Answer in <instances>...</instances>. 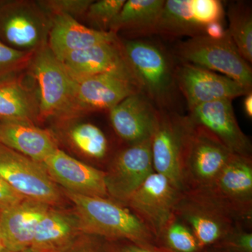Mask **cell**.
Masks as SVG:
<instances>
[{
  "mask_svg": "<svg viewBox=\"0 0 252 252\" xmlns=\"http://www.w3.org/2000/svg\"><path fill=\"white\" fill-rule=\"evenodd\" d=\"M0 144L40 162L60 149L52 131L26 122L0 121Z\"/></svg>",
  "mask_w": 252,
  "mask_h": 252,
  "instance_id": "7402d4cb",
  "label": "cell"
},
{
  "mask_svg": "<svg viewBox=\"0 0 252 252\" xmlns=\"http://www.w3.org/2000/svg\"><path fill=\"white\" fill-rule=\"evenodd\" d=\"M123 47L142 91L159 103L165 102L171 91L173 77L165 54L157 46L144 41H127Z\"/></svg>",
  "mask_w": 252,
  "mask_h": 252,
  "instance_id": "7c38bea8",
  "label": "cell"
},
{
  "mask_svg": "<svg viewBox=\"0 0 252 252\" xmlns=\"http://www.w3.org/2000/svg\"><path fill=\"white\" fill-rule=\"evenodd\" d=\"M190 122L182 161L183 191L208 188L234 154L210 131Z\"/></svg>",
  "mask_w": 252,
  "mask_h": 252,
  "instance_id": "277c9868",
  "label": "cell"
},
{
  "mask_svg": "<svg viewBox=\"0 0 252 252\" xmlns=\"http://www.w3.org/2000/svg\"><path fill=\"white\" fill-rule=\"evenodd\" d=\"M0 177L23 198L67 207L69 203L63 189L50 177L42 162L0 144Z\"/></svg>",
  "mask_w": 252,
  "mask_h": 252,
  "instance_id": "5b68a950",
  "label": "cell"
},
{
  "mask_svg": "<svg viewBox=\"0 0 252 252\" xmlns=\"http://www.w3.org/2000/svg\"><path fill=\"white\" fill-rule=\"evenodd\" d=\"M51 207L23 198L0 210V231L4 248L20 251L31 248L36 228Z\"/></svg>",
  "mask_w": 252,
  "mask_h": 252,
  "instance_id": "ac0fdd59",
  "label": "cell"
},
{
  "mask_svg": "<svg viewBox=\"0 0 252 252\" xmlns=\"http://www.w3.org/2000/svg\"><path fill=\"white\" fill-rule=\"evenodd\" d=\"M223 252H252L251 225L240 224L227 235L216 248Z\"/></svg>",
  "mask_w": 252,
  "mask_h": 252,
  "instance_id": "1f68e13d",
  "label": "cell"
},
{
  "mask_svg": "<svg viewBox=\"0 0 252 252\" xmlns=\"http://www.w3.org/2000/svg\"><path fill=\"white\" fill-rule=\"evenodd\" d=\"M178 54L185 63L220 72L251 89L252 68L239 53L228 31L220 39L205 34L193 36L179 46Z\"/></svg>",
  "mask_w": 252,
  "mask_h": 252,
  "instance_id": "8992f818",
  "label": "cell"
},
{
  "mask_svg": "<svg viewBox=\"0 0 252 252\" xmlns=\"http://www.w3.org/2000/svg\"><path fill=\"white\" fill-rule=\"evenodd\" d=\"M57 132L61 140L76 153L95 162L107 160L109 142L103 131L97 126L88 122L74 120L57 123Z\"/></svg>",
  "mask_w": 252,
  "mask_h": 252,
  "instance_id": "cb8c5ba5",
  "label": "cell"
},
{
  "mask_svg": "<svg viewBox=\"0 0 252 252\" xmlns=\"http://www.w3.org/2000/svg\"><path fill=\"white\" fill-rule=\"evenodd\" d=\"M109 112L113 129L127 144L151 139L158 115L141 93L126 97Z\"/></svg>",
  "mask_w": 252,
  "mask_h": 252,
  "instance_id": "d6986e66",
  "label": "cell"
},
{
  "mask_svg": "<svg viewBox=\"0 0 252 252\" xmlns=\"http://www.w3.org/2000/svg\"><path fill=\"white\" fill-rule=\"evenodd\" d=\"M104 171L109 198L126 206L132 194L154 172L151 139L127 144L109 160Z\"/></svg>",
  "mask_w": 252,
  "mask_h": 252,
  "instance_id": "ba28073f",
  "label": "cell"
},
{
  "mask_svg": "<svg viewBox=\"0 0 252 252\" xmlns=\"http://www.w3.org/2000/svg\"><path fill=\"white\" fill-rule=\"evenodd\" d=\"M55 183L63 190L86 196L109 198L104 170L58 149L42 162Z\"/></svg>",
  "mask_w": 252,
  "mask_h": 252,
  "instance_id": "4fadbf2b",
  "label": "cell"
},
{
  "mask_svg": "<svg viewBox=\"0 0 252 252\" xmlns=\"http://www.w3.org/2000/svg\"><path fill=\"white\" fill-rule=\"evenodd\" d=\"M63 190L77 212L86 235L108 241L127 240L158 246L150 230L127 207L110 198L86 196Z\"/></svg>",
  "mask_w": 252,
  "mask_h": 252,
  "instance_id": "6da1fadb",
  "label": "cell"
},
{
  "mask_svg": "<svg viewBox=\"0 0 252 252\" xmlns=\"http://www.w3.org/2000/svg\"><path fill=\"white\" fill-rule=\"evenodd\" d=\"M175 215L193 232L203 250L216 248L237 225L247 224L203 190L181 193Z\"/></svg>",
  "mask_w": 252,
  "mask_h": 252,
  "instance_id": "3957f363",
  "label": "cell"
},
{
  "mask_svg": "<svg viewBox=\"0 0 252 252\" xmlns=\"http://www.w3.org/2000/svg\"><path fill=\"white\" fill-rule=\"evenodd\" d=\"M64 252H107L103 246V240L92 235H84Z\"/></svg>",
  "mask_w": 252,
  "mask_h": 252,
  "instance_id": "836d02e7",
  "label": "cell"
},
{
  "mask_svg": "<svg viewBox=\"0 0 252 252\" xmlns=\"http://www.w3.org/2000/svg\"><path fill=\"white\" fill-rule=\"evenodd\" d=\"M23 197L16 193L2 178L0 177V210L22 200Z\"/></svg>",
  "mask_w": 252,
  "mask_h": 252,
  "instance_id": "e575fe53",
  "label": "cell"
},
{
  "mask_svg": "<svg viewBox=\"0 0 252 252\" xmlns=\"http://www.w3.org/2000/svg\"><path fill=\"white\" fill-rule=\"evenodd\" d=\"M229 28L230 37L239 53L248 63L252 62V18L250 10L240 6L230 8Z\"/></svg>",
  "mask_w": 252,
  "mask_h": 252,
  "instance_id": "83f0119b",
  "label": "cell"
},
{
  "mask_svg": "<svg viewBox=\"0 0 252 252\" xmlns=\"http://www.w3.org/2000/svg\"><path fill=\"white\" fill-rule=\"evenodd\" d=\"M205 27L199 21L193 0H167L158 21L155 33L171 36L204 34Z\"/></svg>",
  "mask_w": 252,
  "mask_h": 252,
  "instance_id": "d4e9b609",
  "label": "cell"
},
{
  "mask_svg": "<svg viewBox=\"0 0 252 252\" xmlns=\"http://www.w3.org/2000/svg\"><path fill=\"white\" fill-rule=\"evenodd\" d=\"M164 0H128L126 1L110 28L117 34L122 29L137 32L155 33L158 21L165 4Z\"/></svg>",
  "mask_w": 252,
  "mask_h": 252,
  "instance_id": "484cf974",
  "label": "cell"
},
{
  "mask_svg": "<svg viewBox=\"0 0 252 252\" xmlns=\"http://www.w3.org/2000/svg\"><path fill=\"white\" fill-rule=\"evenodd\" d=\"M93 1L92 0H48L41 1L38 4L46 14H52L53 16L67 15L75 18L86 14Z\"/></svg>",
  "mask_w": 252,
  "mask_h": 252,
  "instance_id": "4dcf8cb0",
  "label": "cell"
},
{
  "mask_svg": "<svg viewBox=\"0 0 252 252\" xmlns=\"http://www.w3.org/2000/svg\"><path fill=\"white\" fill-rule=\"evenodd\" d=\"M189 119L216 136L232 153L252 157L251 142L239 126L232 99H220L190 109Z\"/></svg>",
  "mask_w": 252,
  "mask_h": 252,
  "instance_id": "e0dca14e",
  "label": "cell"
},
{
  "mask_svg": "<svg viewBox=\"0 0 252 252\" xmlns=\"http://www.w3.org/2000/svg\"><path fill=\"white\" fill-rule=\"evenodd\" d=\"M29 66L38 88L40 122H67L82 115L76 99L75 80L47 44L36 50Z\"/></svg>",
  "mask_w": 252,
  "mask_h": 252,
  "instance_id": "7a4b0ae2",
  "label": "cell"
},
{
  "mask_svg": "<svg viewBox=\"0 0 252 252\" xmlns=\"http://www.w3.org/2000/svg\"><path fill=\"white\" fill-rule=\"evenodd\" d=\"M51 22L38 4L7 3L0 7V40L18 51L34 52L47 44Z\"/></svg>",
  "mask_w": 252,
  "mask_h": 252,
  "instance_id": "52a82bcc",
  "label": "cell"
},
{
  "mask_svg": "<svg viewBox=\"0 0 252 252\" xmlns=\"http://www.w3.org/2000/svg\"><path fill=\"white\" fill-rule=\"evenodd\" d=\"M0 252H39L37 250H34L32 248L26 249V250H20V251H13V250H7V249H3Z\"/></svg>",
  "mask_w": 252,
  "mask_h": 252,
  "instance_id": "74e56055",
  "label": "cell"
},
{
  "mask_svg": "<svg viewBox=\"0 0 252 252\" xmlns=\"http://www.w3.org/2000/svg\"><path fill=\"white\" fill-rule=\"evenodd\" d=\"M203 252H222L221 250H220V249L210 248V249H207V250H204Z\"/></svg>",
  "mask_w": 252,
  "mask_h": 252,
  "instance_id": "f35d334b",
  "label": "cell"
},
{
  "mask_svg": "<svg viewBox=\"0 0 252 252\" xmlns=\"http://www.w3.org/2000/svg\"><path fill=\"white\" fill-rule=\"evenodd\" d=\"M180 189L165 176L154 172L132 194L127 207L156 239L175 217Z\"/></svg>",
  "mask_w": 252,
  "mask_h": 252,
  "instance_id": "30bf717a",
  "label": "cell"
},
{
  "mask_svg": "<svg viewBox=\"0 0 252 252\" xmlns=\"http://www.w3.org/2000/svg\"><path fill=\"white\" fill-rule=\"evenodd\" d=\"M226 34L220 21L212 22L207 25L204 31V34L214 39H222Z\"/></svg>",
  "mask_w": 252,
  "mask_h": 252,
  "instance_id": "d590c367",
  "label": "cell"
},
{
  "mask_svg": "<svg viewBox=\"0 0 252 252\" xmlns=\"http://www.w3.org/2000/svg\"><path fill=\"white\" fill-rule=\"evenodd\" d=\"M205 190L247 224H252V157L233 154Z\"/></svg>",
  "mask_w": 252,
  "mask_h": 252,
  "instance_id": "8fae6325",
  "label": "cell"
},
{
  "mask_svg": "<svg viewBox=\"0 0 252 252\" xmlns=\"http://www.w3.org/2000/svg\"><path fill=\"white\" fill-rule=\"evenodd\" d=\"M190 126L188 117L158 112L151 137L154 172L165 176L181 191L182 161Z\"/></svg>",
  "mask_w": 252,
  "mask_h": 252,
  "instance_id": "9c48e42d",
  "label": "cell"
},
{
  "mask_svg": "<svg viewBox=\"0 0 252 252\" xmlns=\"http://www.w3.org/2000/svg\"><path fill=\"white\" fill-rule=\"evenodd\" d=\"M125 2L126 0L94 1L86 14L91 22L99 28V31H110L113 23Z\"/></svg>",
  "mask_w": 252,
  "mask_h": 252,
  "instance_id": "f1b7e54d",
  "label": "cell"
},
{
  "mask_svg": "<svg viewBox=\"0 0 252 252\" xmlns=\"http://www.w3.org/2000/svg\"><path fill=\"white\" fill-rule=\"evenodd\" d=\"M0 121L40 122L37 91L28 87L22 78L0 81Z\"/></svg>",
  "mask_w": 252,
  "mask_h": 252,
  "instance_id": "603a6c76",
  "label": "cell"
},
{
  "mask_svg": "<svg viewBox=\"0 0 252 252\" xmlns=\"http://www.w3.org/2000/svg\"><path fill=\"white\" fill-rule=\"evenodd\" d=\"M84 235L73 207H51L36 228L31 248L39 252H64Z\"/></svg>",
  "mask_w": 252,
  "mask_h": 252,
  "instance_id": "ffe728a7",
  "label": "cell"
},
{
  "mask_svg": "<svg viewBox=\"0 0 252 252\" xmlns=\"http://www.w3.org/2000/svg\"><path fill=\"white\" fill-rule=\"evenodd\" d=\"M103 246L107 252H167L158 246H148L127 240H103Z\"/></svg>",
  "mask_w": 252,
  "mask_h": 252,
  "instance_id": "d6a6232c",
  "label": "cell"
},
{
  "mask_svg": "<svg viewBox=\"0 0 252 252\" xmlns=\"http://www.w3.org/2000/svg\"><path fill=\"white\" fill-rule=\"evenodd\" d=\"M74 79L76 99L81 114L109 111L131 94L142 91L138 81L121 74L107 73Z\"/></svg>",
  "mask_w": 252,
  "mask_h": 252,
  "instance_id": "9a60e30c",
  "label": "cell"
},
{
  "mask_svg": "<svg viewBox=\"0 0 252 252\" xmlns=\"http://www.w3.org/2000/svg\"><path fill=\"white\" fill-rule=\"evenodd\" d=\"M158 247L167 252H203L193 232L175 216L157 239Z\"/></svg>",
  "mask_w": 252,
  "mask_h": 252,
  "instance_id": "4316f807",
  "label": "cell"
},
{
  "mask_svg": "<svg viewBox=\"0 0 252 252\" xmlns=\"http://www.w3.org/2000/svg\"><path fill=\"white\" fill-rule=\"evenodd\" d=\"M117 41V34L113 32L88 28L78 22L76 18L58 15L51 18L47 46L60 61L74 51Z\"/></svg>",
  "mask_w": 252,
  "mask_h": 252,
  "instance_id": "44dd1931",
  "label": "cell"
},
{
  "mask_svg": "<svg viewBox=\"0 0 252 252\" xmlns=\"http://www.w3.org/2000/svg\"><path fill=\"white\" fill-rule=\"evenodd\" d=\"M177 80L190 110L220 99L233 100L251 92V89L230 78L188 63L179 69Z\"/></svg>",
  "mask_w": 252,
  "mask_h": 252,
  "instance_id": "5bb4252c",
  "label": "cell"
},
{
  "mask_svg": "<svg viewBox=\"0 0 252 252\" xmlns=\"http://www.w3.org/2000/svg\"><path fill=\"white\" fill-rule=\"evenodd\" d=\"M34 52L18 51L0 40V81L29 66Z\"/></svg>",
  "mask_w": 252,
  "mask_h": 252,
  "instance_id": "f546056e",
  "label": "cell"
},
{
  "mask_svg": "<svg viewBox=\"0 0 252 252\" xmlns=\"http://www.w3.org/2000/svg\"><path fill=\"white\" fill-rule=\"evenodd\" d=\"M4 248V244H3L2 238H1V231H0V252Z\"/></svg>",
  "mask_w": 252,
  "mask_h": 252,
  "instance_id": "ab89813d",
  "label": "cell"
},
{
  "mask_svg": "<svg viewBox=\"0 0 252 252\" xmlns=\"http://www.w3.org/2000/svg\"><path fill=\"white\" fill-rule=\"evenodd\" d=\"M60 61L74 79L112 73L132 78L140 84L119 41L74 51Z\"/></svg>",
  "mask_w": 252,
  "mask_h": 252,
  "instance_id": "2e32d148",
  "label": "cell"
},
{
  "mask_svg": "<svg viewBox=\"0 0 252 252\" xmlns=\"http://www.w3.org/2000/svg\"><path fill=\"white\" fill-rule=\"evenodd\" d=\"M244 111L249 117H252V94L249 93L244 99Z\"/></svg>",
  "mask_w": 252,
  "mask_h": 252,
  "instance_id": "8d00e7d4",
  "label": "cell"
}]
</instances>
